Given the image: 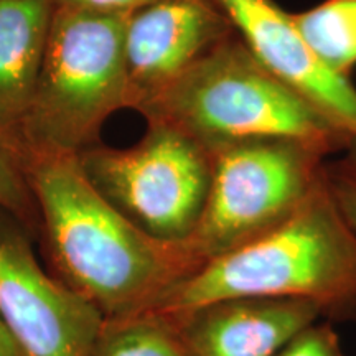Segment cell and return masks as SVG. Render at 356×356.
<instances>
[{
    "label": "cell",
    "mask_w": 356,
    "mask_h": 356,
    "mask_svg": "<svg viewBox=\"0 0 356 356\" xmlns=\"http://www.w3.org/2000/svg\"><path fill=\"white\" fill-rule=\"evenodd\" d=\"M292 19L318 60L351 79L356 68V0H323L292 13Z\"/></svg>",
    "instance_id": "12"
},
{
    "label": "cell",
    "mask_w": 356,
    "mask_h": 356,
    "mask_svg": "<svg viewBox=\"0 0 356 356\" xmlns=\"http://www.w3.org/2000/svg\"><path fill=\"white\" fill-rule=\"evenodd\" d=\"M127 19L55 7L42 70L12 150L15 162L29 152L79 155L101 144L111 114L129 109Z\"/></svg>",
    "instance_id": "4"
},
{
    "label": "cell",
    "mask_w": 356,
    "mask_h": 356,
    "mask_svg": "<svg viewBox=\"0 0 356 356\" xmlns=\"http://www.w3.org/2000/svg\"><path fill=\"white\" fill-rule=\"evenodd\" d=\"M55 13L53 0H0V144L12 155Z\"/></svg>",
    "instance_id": "11"
},
{
    "label": "cell",
    "mask_w": 356,
    "mask_h": 356,
    "mask_svg": "<svg viewBox=\"0 0 356 356\" xmlns=\"http://www.w3.org/2000/svg\"><path fill=\"white\" fill-rule=\"evenodd\" d=\"M84 175L132 225L163 241H188L211 184V152L186 134L147 122L127 149L92 145L78 155Z\"/></svg>",
    "instance_id": "6"
},
{
    "label": "cell",
    "mask_w": 356,
    "mask_h": 356,
    "mask_svg": "<svg viewBox=\"0 0 356 356\" xmlns=\"http://www.w3.org/2000/svg\"><path fill=\"white\" fill-rule=\"evenodd\" d=\"M234 32L267 71L356 137V86L328 70L274 0H218Z\"/></svg>",
    "instance_id": "9"
},
{
    "label": "cell",
    "mask_w": 356,
    "mask_h": 356,
    "mask_svg": "<svg viewBox=\"0 0 356 356\" xmlns=\"http://www.w3.org/2000/svg\"><path fill=\"white\" fill-rule=\"evenodd\" d=\"M236 297L307 300L332 323L356 320V231L325 178L286 221L204 261L150 310L178 315Z\"/></svg>",
    "instance_id": "2"
},
{
    "label": "cell",
    "mask_w": 356,
    "mask_h": 356,
    "mask_svg": "<svg viewBox=\"0 0 356 356\" xmlns=\"http://www.w3.org/2000/svg\"><path fill=\"white\" fill-rule=\"evenodd\" d=\"M0 210L10 213L25 225L38 221L37 204L19 163L0 144Z\"/></svg>",
    "instance_id": "15"
},
{
    "label": "cell",
    "mask_w": 356,
    "mask_h": 356,
    "mask_svg": "<svg viewBox=\"0 0 356 356\" xmlns=\"http://www.w3.org/2000/svg\"><path fill=\"white\" fill-rule=\"evenodd\" d=\"M0 356H25L2 318H0Z\"/></svg>",
    "instance_id": "18"
},
{
    "label": "cell",
    "mask_w": 356,
    "mask_h": 356,
    "mask_svg": "<svg viewBox=\"0 0 356 356\" xmlns=\"http://www.w3.org/2000/svg\"><path fill=\"white\" fill-rule=\"evenodd\" d=\"M60 279L104 318L150 310L202 259L188 241H163L132 225L95 186L78 155L29 152L17 160Z\"/></svg>",
    "instance_id": "1"
},
{
    "label": "cell",
    "mask_w": 356,
    "mask_h": 356,
    "mask_svg": "<svg viewBox=\"0 0 356 356\" xmlns=\"http://www.w3.org/2000/svg\"><path fill=\"white\" fill-rule=\"evenodd\" d=\"M233 33L234 26L218 0H155L129 13V109H139Z\"/></svg>",
    "instance_id": "8"
},
{
    "label": "cell",
    "mask_w": 356,
    "mask_h": 356,
    "mask_svg": "<svg viewBox=\"0 0 356 356\" xmlns=\"http://www.w3.org/2000/svg\"><path fill=\"white\" fill-rule=\"evenodd\" d=\"M163 317L173 323L188 356H273L322 320V312L307 300L236 297Z\"/></svg>",
    "instance_id": "10"
},
{
    "label": "cell",
    "mask_w": 356,
    "mask_h": 356,
    "mask_svg": "<svg viewBox=\"0 0 356 356\" xmlns=\"http://www.w3.org/2000/svg\"><path fill=\"white\" fill-rule=\"evenodd\" d=\"M0 318L25 356H91L104 317L51 277L15 231L0 233Z\"/></svg>",
    "instance_id": "7"
},
{
    "label": "cell",
    "mask_w": 356,
    "mask_h": 356,
    "mask_svg": "<svg viewBox=\"0 0 356 356\" xmlns=\"http://www.w3.org/2000/svg\"><path fill=\"white\" fill-rule=\"evenodd\" d=\"M155 0H53L55 7L78 8L97 13H122L129 15L137 8L149 6Z\"/></svg>",
    "instance_id": "17"
},
{
    "label": "cell",
    "mask_w": 356,
    "mask_h": 356,
    "mask_svg": "<svg viewBox=\"0 0 356 356\" xmlns=\"http://www.w3.org/2000/svg\"><path fill=\"white\" fill-rule=\"evenodd\" d=\"M323 178L338 210L356 231V137L343 150L327 159Z\"/></svg>",
    "instance_id": "14"
},
{
    "label": "cell",
    "mask_w": 356,
    "mask_h": 356,
    "mask_svg": "<svg viewBox=\"0 0 356 356\" xmlns=\"http://www.w3.org/2000/svg\"><path fill=\"white\" fill-rule=\"evenodd\" d=\"M273 356H348L328 320L315 322L292 337Z\"/></svg>",
    "instance_id": "16"
},
{
    "label": "cell",
    "mask_w": 356,
    "mask_h": 356,
    "mask_svg": "<svg viewBox=\"0 0 356 356\" xmlns=\"http://www.w3.org/2000/svg\"><path fill=\"white\" fill-rule=\"evenodd\" d=\"M210 152L251 139H293L335 155L351 137L274 76L233 33L137 109Z\"/></svg>",
    "instance_id": "3"
},
{
    "label": "cell",
    "mask_w": 356,
    "mask_h": 356,
    "mask_svg": "<svg viewBox=\"0 0 356 356\" xmlns=\"http://www.w3.org/2000/svg\"><path fill=\"white\" fill-rule=\"evenodd\" d=\"M330 154L293 139H251L211 152V184L188 239L202 262L286 221L323 178Z\"/></svg>",
    "instance_id": "5"
},
{
    "label": "cell",
    "mask_w": 356,
    "mask_h": 356,
    "mask_svg": "<svg viewBox=\"0 0 356 356\" xmlns=\"http://www.w3.org/2000/svg\"><path fill=\"white\" fill-rule=\"evenodd\" d=\"M91 356H188L170 320L154 310L104 318Z\"/></svg>",
    "instance_id": "13"
}]
</instances>
